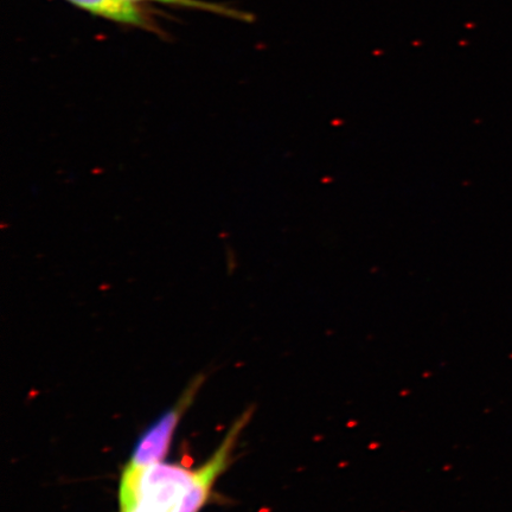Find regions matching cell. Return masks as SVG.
I'll return each instance as SVG.
<instances>
[{
	"label": "cell",
	"instance_id": "cell-1",
	"mask_svg": "<svg viewBox=\"0 0 512 512\" xmlns=\"http://www.w3.org/2000/svg\"><path fill=\"white\" fill-rule=\"evenodd\" d=\"M194 470L178 464L137 469L126 465L119 486V512H175Z\"/></svg>",
	"mask_w": 512,
	"mask_h": 512
},
{
	"label": "cell",
	"instance_id": "cell-2",
	"mask_svg": "<svg viewBox=\"0 0 512 512\" xmlns=\"http://www.w3.org/2000/svg\"><path fill=\"white\" fill-rule=\"evenodd\" d=\"M253 414L254 408L246 409L234 422L233 426L229 428L220 447L217 448L208 462L194 471L189 488L175 512H200L204 505L208 503L216 480L228 469L230 462H232L236 444H238L242 432L251 422Z\"/></svg>",
	"mask_w": 512,
	"mask_h": 512
},
{
	"label": "cell",
	"instance_id": "cell-3",
	"mask_svg": "<svg viewBox=\"0 0 512 512\" xmlns=\"http://www.w3.org/2000/svg\"><path fill=\"white\" fill-rule=\"evenodd\" d=\"M203 382L204 377L197 376L185 389L182 398L175 403V406L160 416L155 424L142 435L134 447L131 460L127 465L143 469V467L162 463L166 454L169 453L179 422L194 402Z\"/></svg>",
	"mask_w": 512,
	"mask_h": 512
},
{
	"label": "cell",
	"instance_id": "cell-4",
	"mask_svg": "<svg viewBox=\"0 0 512 512\" xmlns=\"http://www.w3.org/2000/svg\"><path fill=\"white\" fill-rule=\"evenodd\" d=\"M79 8L112 21L145 27L147 18L130 0H68Z\"/></svg>",
	"mask_w": 512,
	"mask_h": 512
},
{
	"label": "cell",
	"instance_id": "cell-5",
	"mask_svg": "<svg viewBox=\"0 0 512 512\" xmlns=\"http://www.w3.org/2000/svg\"><path fill=\"white\" fill-rule=\"evenodd\" d=\"M130 2H142V0H130ZM144 2H158L170 5L188 6V8L214 11L216 12V14L228 15L238 19H247L248 21V16L245 14H239V12H236L234 10L221 8V6L219 5L200 2V0H144Z\"/></svg>",
	"mask_w": 512,
	"mask_h": 512
}]
</instances>
